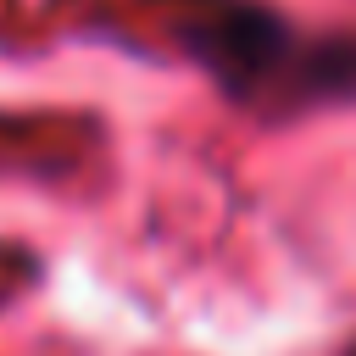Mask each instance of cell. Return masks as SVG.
I'll list each match as a JSON object with an SVG mask.
<instances>
[{"label":"cell","mask_w":356,"mask_h":356,"mask_svg":"<svg viewBox=\"0 0 356 356\" xmlns=\"http://www.w3.org/2000/svg\"><path fill=\"white\" fill-rule=\"evenodd\" d=\"M161 17L178 61L200 67L234 106L289 122L356 100V33H317L267 0H139Z\"/></svg>","instance_id":"6da1fadb"}]
</instances>
